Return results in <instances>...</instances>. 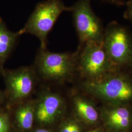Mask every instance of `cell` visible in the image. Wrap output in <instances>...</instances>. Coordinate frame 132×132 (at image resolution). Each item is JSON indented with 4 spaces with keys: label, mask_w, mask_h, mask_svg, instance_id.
<instances>
[{
    "label": "cell",
    "mask_w": 132,
    "mask_h": 132,
    "mask_svg": "<svg viewBox=\"0 0 132 132\" xmlns=\"http://www.w3.org/2000/svg\"><path fill=\"white\" fill-rule=\"evenodd\" d=\"M80 87L82 92L104 104L132 103V77L119 71L97 81H82Z\"/></svg>",
    "instance_id": "7a4b0ae2"
},
{
    "label": "cell",
    "mask_w": 132,
    "mask_h": 132,
    "mask_svg": "<svg viewBox=\"0 0 132 132\" xmlns=\"http://www.w3.org/2000/svg\"><path fill=\"white\" fill-rule=\"evenodd\" d=\"M2 76L5 82V107L9 109L33 98L40 83L33 66L5 69Z\"/></svg>",
    "instance_id": "5b68a950"
},
{
    "label": "cell",
    "mask_w": 132,
    "mask_h": 132,
    "mask_svg": "<svg viewBox=\"0 0 132 132\" xmlns=\"http://www.w3.org/2000/svg\"><path fill=\"white\" fill-rule=\"evenodd\" d=\"M85 132H104V130L102 127H96L94 129H92L90 130Z\"/></svg>",
    "instance_id": "ac0fdd59"
},
{
    "label": "cell",
    "mask_w": 132,
    "mask_h": 132,
    "mask_svg": "<svg viewBox=\"0 0 132 132\" xmlns=\"http://www.w3.org/2000/svg\"><path fill=\"white\" fill-rule=\"evenodd\" d=\"M21 34L13 32L7 27L4 20L0 17V75L4 70V65L13 52Z\"/></svg>",
    "instance_id": "7c38bea8"
},
{
    "label": "cell",
    "mask_w": 132,
    "mask_h": 132,
    "mask_svg": "<svg viewBox=\"0 0 132 132\" xmlns=\"http://www.w3.org/2000/svg\"><path fill=\"white\" fill-rule=\"evenodd\" d=\"M34 132H52L49 129L44 127H40L36 128Z\"/></svg>",
    "instance_id": "d6986e66"
},
{
    "label": "cell",
    "mask_w": 132,
    "mask_h": 132,
    "mask_svg": "<svg viewBox=\"0 0 132 132\" xmlns=\"http://www.w3.org/2000/svg\"><path fill=\"white\" fill-rule=\"evenodd\" d=\"M0 132H12V120L9 109H0Z\"/></svg>",
    "instance_id": "5bb4252c"
},
{
    "label": "cell",
    "mask_w": 132,
    "mask_h": 132,
    "mask_svg": "<svg viewBox=\"0 0 132 132\" xmlns=\"http://www.w3.org/2000/svg\"><path fill=\"white\" fill-rule=\"evenodd\" d=\"M35 94V121L41 126H52L66 117L69 102L60 91L43 85Z\"/></svg>",
    "instance_id": "52a82bcc"
},
{
    "label": "cell",
    "mask_w": 132,
    "mask_h": 132,
    "mask_svg": "<svg viewBox=\"0 0 132 132\" xmlns=\"http://www.w3.org/2000/svg\"><path fill=\"white\" fill-rule=\"evenodd\" d=\"M62 0H44L38 3L24 27L19 30L21 35L29 34L38 38L40 47L47 48V36L60 16L64 12H71Z\"/></svg>",
    "instance_id": "3957f363"
},
{
    "label": "cell",
    "mask_w": 132,
    "mask_h": 132,
    "mask_svg": "<svg viewBox=\"0 0 132 132\" xmlns=\"http://www.w3.org/2000/svg\"><path fill=\"white\" fill-rule=\"evenodd\" d=\"M126 4L127 9L124 13L123 17L132 23V0H129Z\"/></svg>",
    "instance_id": "9a60e30c"
},
{
    "label": "cell",
    "mask_w": 132,
    "mask_h": 132,
    "mask_svg": "<svg viewBox=\"0 0 132 132\" xmlns=\"http://www.w3.org/2000/svg\"><path fill=\"white\" fill-rule=\"evenodd\" d=\"M103 45L117 70L132 68V33L128 27L117 21L110 23L105 27Z\"/></svg>",
    "instance_id": "8992f818"
},
{
    "label": "cell",
    "mask_w": 132,
    "mask_h": 132,
    "mask_svg": "<svg viewBox=\"0 0 132 132\" xmlns=\"http://www.w3.org/2000/svg\"><path fill=\"white\" fill-rule=\"evenodd\" d=\"M5 107V96L4 91L0 90V109Z\"/></svg>",
    "instance_id": "e0dca14e"
},
{
    "label": "cell",
    "mask_w": 132,
    "mask_h": 132,
    "mask_svg": "<svg viewBox=\"0 0 132 132\" xmlns=\"http://www.w3.org/2000/svg\"><path fill=\"white\" fill-rule=\"evenodd\" d=\"M100 1L107 4L114 5L117 6H122L125 4V2H124L121 0H100Z\"/></svg>",
    "instance_id": "2e32d148"
},
{
    "label": "cell",
    "mask_w": 132,
    "mask_h": 132,
    "mask_svg": "<svg viewBox=\"0 0 132 132\" xmlns=\"http://www.w3.org/2000/svg\"><path fill=\"white\" fill-rule=\"evenodd\" d=\"M100 122L106 132H128L132 126V109L128 104H104L99 108Z\"/></svg>",
    "instance_id": "9c48e42d"
},
{
    "label": "cell",
    "mask_w": 132,
    "mask_h": 132,
    "mask_svg": "<svg viewBox=\"0 0 132 132\" xmlns=\"http://www.w3.org/2000/svg\"><path fill=\"white\" fill-rule=\"evenodd\" d=\"M72 94L70 100L71 115L84 126L97 125L100 122L99 108L91 97L83 92Z\"/></svg>",
    "instance_id": "30bf717a"
},
{
    "label": "cell",
    "mask_w": 132,
    "mask_h": 132,
    "mask_svg": "<svg viewBox=\"0 0 132 132\" xmlns=\"http://www.w3.org/2000/svg\"><path fill=\"white\" fill-rule=\"evenodd\" d=\"M84 125L72 115L65 117L59 125V132H83Z\"/></svg>",
    "instance_id": "4fadbf2b"
},
{
    "label": "cell",
    "mask_w": 132,
    "mask_h": 132,
    "mask_svg": "<svg viewBox=\"0 0 132 132\" xmlns=\"http://www.w3.org/2000/svg\"><path fill=\"white\" fill-rule=\"evenodd\" d=\"M71 12L79 45L103 42L105 27L93 10L90 0H78Z\"/></svg>",
    "instance_id": "ba28073f"
},
{
    "label": "cell",
    "mask_w": 132,
    "mask_h": 132,
    "mask_svg": "<svg viewBox=\"0 0 132 132\" xmlns=\"http://www.w3.org/2000/svg\"><path fill=\"white\" fill-rule=\"evenodd\" d=\"M9 110L11 119L14 120L21 131L26 132L32 130L35 121L34 97L15 105Z\"/></svg>",
    "instance_id": "8fae6325"
},
{
    "label": "cell",
    "mask_w": 132,
    "mask_h": 132,
    "mask_svg": "<svg viewBox=\"0 0 132 132\" xmlns=\"http://www.w3.org/2000/svg\"><path fill=\"white\" fill-rule=\"evenodd\" d=\"M76 52H54L40 47L33 66L40 82L62 86L73 79L77 71Z\"/></svg>",
    "instance_id": "6da1fadb"
},
{
    "label": "cell",
    "mask_w": 132,
    "mask_h": 132,
    "mask_svg": "<svg viewBox=\"0 0 132 132\" xmlns=\"http://www.w3.org/2000/svg\"><path fill=\"white\" fill-rule=\"evenodd\" d=\"M76 52L77 71L83 81H97L118 71L110 61L103 42L79 45Z\"/></svg>",
    "instance_id": "277c9868"
}]
</instances>
